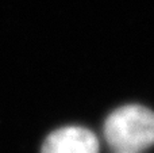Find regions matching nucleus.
I'll return each instance as SVG.
<instances>
[{
  "instance_id": "2",
  "label": "nucleus",
  "mask_w": 154,
  "mask_h": 153,
  "mask_svg": "<svg viewBox=\"0 0 154 153\" xmlns=\"http://www.w3.org/2000/svg\"><path fill=\"white\" fill-rule=\"evenodd\" d=\"M41 153H99V140L87 127L65 126L46 137Z\"/></svg>"
},
{
  "instance_id": "1",
  "label": "nucleus",
  "mask_w": 154,
  "mask_h": 153,
  "mask_svg": "<svg viewBox=\"0 0 154 153\" xmlns=\"http://www.w3.org/2000/svg\"><path fill=\"white\" fill-rule=\"evenodd\" d=\"M106 141L116 153H139L154 145V113L141 105L116 108L104 122Z\"/></svg>"
}]
</instances>
